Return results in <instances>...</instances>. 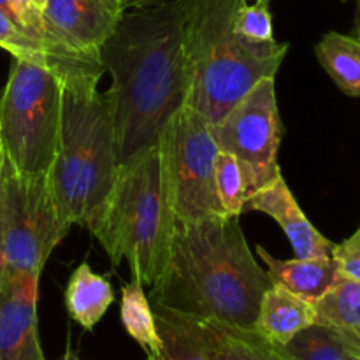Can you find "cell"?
Listing matches in <instances>:
<instances>
[{"instance_id":"16","label":"cell","mask_w":360,"mask_h":360,"mask_svg":"<svg viewBox=\"0 0 360 360\" xmlns=\"http://www.w3.org/2000/svg\"><path fill=\"white\" fill-rule=\"evenodd\" d=\"M162 341L160 360H214L202 326L197 319L151 304Z\"/></svg>"},{"instance_id":"25","label":"cell","mask_w":360,"mask_h":360,"mask_svg":"<svg viewBox=\"0 0 360 360\" xmlns=\"http://www.w3.org/2000/svg\"><path fill=\"white\" fill-rule=\"evenodd\" d=\"M330 257L336 262L341 278L360 283V225L350 238L333 246Z\"/></svg>"},{"instance_id":"3","label":"cell","mask_w":360,"mask_h":360,"mask_svg":"<svg viewBox=\"0 0 360 360\" xmlns=\"http://www.w3.org/2000/svg\"><path fill=\"white\" fill-rule=\"evenodd\" d=\"M188 62L186 105L218 123L259 81L276 77L287 42L257 44L236 28L248 0H183Z\"/></svg>"},{"instance_id":"2","label":"cell","mask_w":360,"mask_h":360,"mask_svg":"<svg viewBox=\"0 0 360 360\" xmlns=\"http://www.w3.org/2000/svg\"><path fill=\"white\" fill-rule=\"evenodd\" d=\"M271 285L269 274L250 250L239 217L176 220L167 266L150 287L151 304L253 330Z\"/></svg>"},{"instance_id":"27","label":"cell","mask_w":360,"mask_h":360,"mask_svg":"<svg viewBox=\"0 0 360 360\" xmlns=\"http://www.w3.org/2000/svg\"><path fill=\"white\" fill-rule=\"evenodd\" d=\"M167 2H172V0H127V7L129 9H141V7L162 6V4Z\"/></svg>"},{"instance_id":"9","label":"cell","mask_w":360,"mask_h":360,"mask_svg":"<svg viewBox=\"0 0 360 360\" xmlns=\"http://www.w3.org/2000/svg\"><path fill=\"white\" fill-rule=\"evenodd\" d=\"M220 151L234 155L245 167L250 195L281 176L278 165L283 123L274 77L259 81L224 118L214 123Z\"/></svg>"},{"instance_id":"15","label":"cell","mask_w":360,"mask_h":360,"mask_svg":"<svg viewBox=\"0 0 360 360\" xmlns=\"http://www.w3.org/2000/svg\"><path fill=\"white\" fill-rule=\"evenodd\" d=\"M257 253L266 264L267 274L273 283L281 285L306 301L315 302L341 278L333 257H295L290 260H281L271 255L262 246H257Z\"/></svg>"},{"instance_id":"8","label":"cell","mask_w":360,"mask_h":360,"mask_svg":"<svg viewBox=\"0 0 360 360\" xmlns=\"http://www.w3.org/2000/svg\"><path fill=\"white\" fill-rule=\"evenodd\" d=\"M162 179L179 221H200L224 214L214 190L220 153L214 125L197 109L183 105L158 137Z\"/></svg>"},{"instance_id":"5","label":"cell","mask_w":360,"mask_h":360,"mask_svg":"<svg viewBox=\"0 0 360 360\" xmlns=\"http://www.w3.org/2000/svg\"><path fill=\"white\" fill-rule=\"evenodd\" d=\"M174 224L155 144L118 165L111 195L91 234L112 266L125 260L132 280L153 287L167 266Z\"/></svg>"},{"instance_id":"26","label":"cell","mask_w":360,"mask_h":360,"mask_svg":"<svg viewBox=\"0 0 360 360\" xmlns=\"http://www.w3.org/2000/svg\"><path fill=\"white\" fill-rule=\"evenodd\" d=\"M14 7H16L18 18H20L21 25L25 28H28L30 32L37 34L39 37L49 39V41H55V39L49 37L48 34L42 28V11H44L46 0H13Z\"/></svg>"},{"instance_id":"12","label":"cell","mask_w":360,"mask_h":360,"mask_svg":"<svg viewBox=\"0 0 360 360\" xmlns=\"http://www.w3.org/2000/svg\"><path fill=\"white\" fill-rule=\"evenodd\" d=\"M37 274H7L0 288V360H46L37 329Z\"/></svg>"},{"instance_id":"34","label":"cell","mask_w":360,"mask_h":360,"mask_svg":"<svg viewBox=\"0 0 360 360\" xmlns=\"http://www.w3.org/2000/svg\"><path fill=\"white\" fill-rule=\"evenodd\" d=\"M0 155H2V146H0Z\"/></svg>"},{"instance_id":"24","label":"cell","mask_w":360,"mask_h":360,"mask_svg":"<svg viewBox=\"0 0 360 360\" xmlns=\"http://www.w3.org/2000/svg\"><path fill=\"white\" fill-rule=\"evenodd\" d=\"M236 28L250 42L267 44V42L276 41L273 34V18L269 13V4L246 2L239 9L238 18H236Z\"/></svg>"},{"instance_id":"14","label":"cell","mask_w":360,"mask_h":360,"mask_svg":"<svg viewBox=\"0 0 360 360\" xmlns=\"http://www.w3.org/2000/svg\"><path fill=\"white\" fill-rule=\"evenodd\" d=\"M311 323H315L313 302L273 283L260 301L253 330L274 347H283Z\"/></svg>"},{"instance_id":"29","label":"cell","mask_w":360,"mask_h":360,"mask_svg":"<svg viewBox=\"0 0 360 360\" xmlns=\"http://www.w3.org/2000/svg\"><path fill=\"white\" fill-rule=\"evenodd\" d=\"M0 9H4L7 14H9V16H13L14 20L20 21V18H18L16 7H14L13 0H0ZM20 23H21V21H20Z\"/></svg>"},{"instance_id":"17","label":"cell","mask_w":360,"mask_h":360,"mask_svg":"<svg viewBox=\"0 0 360 360\" xmlns=\"http://www.w3.org/2000/svg\"><path fill=\"white\" fill-rule=\"evenodd\" d=\"M115 301L109 280L94 273L88 264H81L70 276L65 288V306L70 319L83 329L94 330Z\"/></svg>"},{"instance_id":"6","label":"cell","mask_w":360,"mask_h":360,"mask_svg":"<svg viewBox=\"0 0 360 360\" xmlns=\"http://www.w3.org/2000/svg\"><path fill=\"white\" fill-rule=\"evenodd\" d=\"M63 81L30 60L14 58L0 98V146L18 172L48 176L62 123Z\"/></svg>"},{"instance_id":"20","label":"cell","mask_w":360,"mask_h":360,"mask_svg":"<svg viewBox=\"0 0 360 360\" xmlns=\"http://www.w3.org/2000/svg\"><path fill=\"white\" fill-rule=\"evenodd\" d=\"M199 322L210 341L214 360H287L274 345L255 330L238 329L211 320Z\"/></svg>"},{"instance_id":"32","label":"cell","mask_w":360,"mask_h":360,"mask_svg":"<svg viewBox=\"0 0 360 360\" xmlns=\"http://www.w3.org/2000/svg\"><path fill=\"white\" fill-rule=\"evenodd\" d=\"M146 360H160V357H155V355H148Z\"/></svg>"},{"instance_id":"23","label":"cell","mask_w":360,"mask_h":360,"mask_svg":"<svg viewBox=\"0 0 360 360\" xmlns=\"http://www.w3.org/2000/svg\"><path fill=\"white\" fill-rule=\"evenodd\" d=\"M214 190L224 214L241 217L250 197V181L245 167L234 155L220 151L214 164Z\"/></svg>"},{"instance_id":"10","label":"cell","mask_w":360,"mask_h":360,"mask_svg":"<svg viewBox=\"0 0 360 360\" xmlns=\"http://www.w3.org/2000/svg\"><path fill=\"white\" fill-rule=\"evenodd\" d=\"M127 9V0H46L42 28L65 48L98 55Z\"/></svg>"},{"instance_id":"13","label":"cell","mask_w":360,"mask_h":360,"mask_svg":"<svg viewBox=\"0 0 360 360\" xmlns=\"http://www.w3.org/2000/svg\"><path fill=\"white\" fill-rule=\"evenodd\" d=\"M245 211H260L269 214L283 229L297 259L330 257L334 243H330L315 225L292 195L283 176H278L269 185L262 186L248 197Z\"/></svg>"},{"instance_id":"7","label":"cell","mask_w":360,"mask_h":360,"mask_svg":"<svg viewBox=\"0 0 360 360\" xmlns=\"http://www.w3.org/2000/svg\"><path fill=\"white\" fill-rule=\"evenodd\" d=\"M70 224L56 204L48 176L23 174L0 158V231L6 271L41 276Z\"/></svg>"},{"instance_id":"1","label":"cell","mask_w":360,"mask_h":360,"mask_svg":"<svg viewBox=\"0 0 360 360\" xmlns=\"http://www.w3.org/2000/svg\"><path fill=\"white\" fill-rule=\"evenodd\" d=\"M183 0L127 9L98 49L112 77L105 91L118 165L158 143L169 120L186 105L188 62Z\"/></svg>"},{"instance_id":"22","label":"cell","mask_w":360,"mask_h":360,"mask_svg":"<svg viewBox=\"0 0 360 360\" xmlns=\"http://www.w3.org/2000/svg\"><path fill=\"white\" fill-rule=\"evenodd\" d=\"M141 281L132 280L122 287V302L120 316L127 334L146 352L148 355L160 357L162 341L158 336L155 313L151 302L148 301Z\"/></svg>"},{"instance_id":"21","label":"cell","mask_w":360,"mask_h":360,"mask_svg":"<svg viewBox=\"0 0 360 360\" xmlns=\"http://www.w3.org/2000/svg\"><path fill=\"white\" fill-rule=\"evenodd\" d=\"M287 360H357L360 350L340 333L322 323H311L287 345L276 347Z\"/></svg>"},{"instance_id":"18","label":"cell","mask_w":360,"mask_h":360,"mask_svg":"<svg viewBox=\"0 0 360 360\" xmlns=\"http://www.w3.org/2000/svg\"><path fill=\"white\" fill-rule=\"evenodd\" d=\"M313 306L315 323L330 327L360 350V283L340 278Z\"/></svg>"},{"instance_id":"31","label":"cell","mask_w":360,"mask_h":360,"mask_svg":"<svg viewBox=\"0 0 360 360\" xmlns=\"http://www.w3.org/2000/svg\"><path fill=\"white\" fill-rule=\"evenodd\" d=\"M354 35L360 39V0H357V11H355V27H354Z\"/></svg>"},{"instance_id":"35","label":"cell","mask_w":360,"mask_h":360,"mask_svg":"<svg viewBox=\"0 0 360 360\" xmlns=\"http://www.w3.org/2000/svg\"><path fill=\"white\" fill-rule=\"evenodd\" d=\"M0 158H2V155H0Z\"/></svg>"},{"instance_id":"11","label":"cell","mask_w":360,"mask_h":360,"mask_svg":"<svg viewBox=\"0 0 360 360\" xmlns=\"http://www.w3.org/2000/svg\"><path fill=\"white\" fill-rule=\"evenodd\" d=\"M0 48L7 49L14 58L30 60L48 67L58 74L65 86L98 84L104 72L98 55L74 51L56 41L39 37L4 9H0Z\"/></svg>"},{"instance_id":"36","label":"cell","mask_w":360,"mask_h":360,"mask_svg":"<svg viewBox=\"0 0 360 360\" xmlns=\"http://www.w3.org/2000/svg\"><path fill=\"white\" fill-rule=\"evenodd\" d=\"M357 360H360V357H359V359H357Z\"/></svg>"},{"instance_id":"28","label":"cell","mask_w":360,"mask_h":360,"mask_svg":"<svg viewBox=\"0 0 360 360\" xmlns=\"http://www.w3.org/2000/svg\"><path fill=\"white\" fill-rule=\"evenodd\" d=\"M7 278L6 271V257H4V246H2V231H0V288H2L4 281Z\"/></svg>"},{"instance_id":"19","label":"cell","mask_w":360,"mask_h":360,"mask_svg":"<svg viewBox=\"0 0 360 360\" xmlns=\"http://www.w3.org/2000/svg\"><path fill=\"white\" fill-rule=\"evenodd\" d=\"M316 58L348 97L360 98V39L327 32L315 48Z\"/></svg>"},{"instance_id":"33","label":"cell","mask_w":360,"mask_h":360,"mask_svg":"<svg viewBox=\"0 0 360 360\" xmlns=\"http://www.w3.org/2000/svg\"><path fill=\"white\" fill-rule=\"evenodd\" d=\"M255 2H259V4H269L271 0H255Z\"/></svg>"},{"instance_id":"4","label":"cell","mask_w":360,"mask_h":360,"mask_svg":"<svg viewBox=\"0 0 360 360\" xmlns=\"http://www.w3.org/2000/svg\"><path fill=\"white\" fill-rule=\"evenodd\" d=\"M118 172L109 102L97 84H63L62 123L49 188L63 217L94 232Z\"/></svg>"},{"instance_id":"30","label":"cell","mask_w":360,"mask_h":360,"mask_svg":"<svg viewBox=\"0 0 360 360\" xmlns=\"http://www.w3.org/2000/svg\"><path fill=\"white\" fill-rule=\"evenodd\" d=\"M56 360H79V355H77V352H74L72 348H70L69 345H67L65 352H63V354L60 355V357L56 359Z\"/></svg>"}]
</instances>
